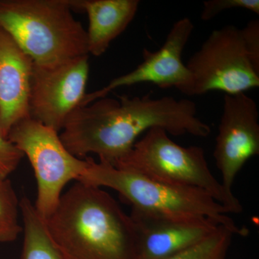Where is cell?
Segmentation results:
<instances>
[{
    "label": "cell",
    "instance_id": "1",
    "mask_svg": "<svg viewBox=\"0 0 259 259\" xmlns=\"http://www.w3.org/2000/svg\"><path fill=\"white\" fill-rule=\"evenodd\" d=\"M192 100L149 95L99 99L77 107L59 135L65 147L76 157L97 155L113 165L132 149L141 134L153 127L172 136L190 134L205 138L211 127L197 115Z\"/></svg>",
    "mask_w": 259,
    "mask_h": 259
},
{
    "label": "cell",
    "instance_id": "2",
    "mask_svg": "<svg viewBox=\"0 0 259 259\" xmlns=\"http://www.w3.org/2000/svg\"><path fill=\"white\" fill-rule=\"evenodd\" d=\"M45 223L65 259H139L131 216L100 187L76 181Z\"/></svg>",
    "mask_w": 259,
    "mask_h": 259
},
{
    "label": "cell",
    "instance_id": "3",
    "mask_svg": "<svg viewBox=\"0 0 259 259\" xmlns=\"http://www.w3.org/2000/svg\"><path fill=\"white\" fill-rule=\"evenodd\" d=\"M72 0H0V27L39 66L89 55L87 30Z\"/></svg>",
    "mask_w": 259,
    "mask_h": 259
},
{
    "label": "cell",
    "instance_id": "4",
    "mask_svg": "<svg viewBox=\"0 0 259 259\" xmlns=\"http://www.w3.org/2000/svg\"><path fill=\"white\" fill-rule=\"evenodd\" d=\"M79 182L116 191L132 209L176 217L207 218L226 227L237 236H246L247 228L237 226L228 209L203 190L168 185L107 162L87 158Z\"/></svg>",
    "mask_w": 259,
    "mask_h": 259
},
{
    "label": "cell",
    "instance_id": "5",
    "mask_svg": "<svg viewBox=\"0 0 259 259\" xmlns=\"http://www.w3.org/2000/svg\"><path fill=\"white\" fill-rule=\"evenodd\" d=\"M113 166L139 172L168 185L203 190L222 204L228 212L243 211L239 199L227 192L209 169L204 150L184 147L160 127L148 130L132 149Z\"/></svg>",
    "mask_w": 259,
    "mask_h": 259
},
{
    "label": "cell",
    "instance_id": "6",
    "mask_svg": "<svg viewBox=\"0 0 259 259\" xmlns=\"http://www.w3.org/2000/svg\"><path fill=\"white\" fill-rule=\"evenodd\" d=\"M7 139L31 163L37 188L34 205L40 217L47 221L57 207L64 187L82 175L87 160L71 154L59 132L30 117L13 126Z\"/></svg>",
    "mask_w": 259,
    "mask_h": 259
},
{
    "label": "cell",
    "instance_id": "7",
    "mask_svg": "<svg viewBox=\"0 0 259 259\" xmlns=\"http://www.w3.org/2000/svg\"><path fill=\"white\" fill-rule=\"evenodd\" d=\"M186 66L192 76L188 96L212 91L236 95L259 86V73L245 50L241 29L234 25L213 30Z\"/></svg>",
    "mask_w": 259,
    "mask_h": 259
},
{
    "label": "cell",
    "instance_id": "8",
    "mask_svg": "<svg viewBox=\"0 0 259 259\" xmlns=\"http://www.w3.org/2000/svg\"><path fill=\"white\" fill-rule=\"evenodd\" d=\"M89 74V55L55 66L33 63L29 96L30 117L57 132L62 131L86 95Z\"/></svg>",
    "mask_w": 259,
    "mask_h": 259
},
{
    "label": "cell",
    "instance_id": "9",
    "mask_svg": "<svg viewBox=\"0 0 259 259\" xmlns=\"http://www.w3.org/2000/svg\"><path fill=\"white\" fill-rule=\"evenodd\" d=\"M194 28L190 18L179 20L172 26L164 44L158 51L151 52L144 49V61L136 69L112 79L101 90L86 94L80 106L106 97L115 89L141 83H153L161 89L175 88L188 96L192 76L182 61V54Z\"/></svg>",
    "mask_w": 259,
    "mask_h": 259
},
{
    "label": "cell",
    "instance_id": "10",
    "mask_svg": "<svg viewBox=\"0 0 259 259\" xmlns=\"http://www.w3.org/2000/svg\"><path fill=\"white\" fill-rule=\"evenodd\" d=\"M259 113L253 99L245 93L226 95L214 156L223 188L233 194L237 175L259 154Z\"/></svg>",
    "mask_w": 259,
    "mask_h": 259
},
{
    "label": "cell",
    "instance_id": "11",
    "mask_svg": "<svg viewBox=\"0 0 259 259\" xmlns=\"http://www.w3.org/2000/svg\"><path fill=\"white\" fill-rule=\"evenodd\" d=\"M138 258L166 259L203 241L217 229L207 218L176 217L132 209Z\"/></svg>",
    "mask_w": 259,
    "mask_h": 259
},
{
    "label": "cell",
    "instance_id": "12",
    "mask_svg": "<svg viewBox=\"0 0 259 259\" xmlns=\"http://www.w3.org/2000/svg\"><path fill=\"white\" fill-rule=\"evenodd\" d=\"M33 61L0 27V129L5 138L30 117L29 96Z\"/></svg>",
    "mask_w": 259,
    "mask_h": 259
},
{
    "label": "cell",
    "instance_id": "13",
    "mask_svg": "<svg viewBox=\"0 0 259 259\" xmlns=\"http://www.w3.org/2000/svg\"><path fill=\"white\" fill-rule=\"evenodd\" d=\"M139 0H72L73 9L81 10L89 19V55L101 56L133 21Z\"/></svg>",
    "mask_w": 259,
    "mask_h": 259
},
{
    "label": "cell",
    "instance_id": "14",
    "mask_svg": "<svg viewBox=\"0 0 259 259\" xmlns=\"http://www.w3.org/2000/svg\"><path fill=\"white\" fill-rule=\"evenodd\" d=\"M23 218V249L20 259H65L51 239L45 221L28 197L20 200Z\"/></svg>",
    "mask_w": 259,
    "mask_h": 259
},
{
    "label": "cell",
    "instance_id": "15",
    "mask_svg": "<svg viewBox=\"0 0 259 259\" xmlns=\"http://www.w3.org/2000/svg\"><path fill=\"white\" fill-rule=\"evenodd\" d=\"M20 202L11 182L0 180V243L15 241L23 232L18 221Z\"/></svg>",
    "mask_w": 259,
    "mask_h": 259
},
{
    "label": "cell",
    "instance_id": "16",
    "mask_svg": "<svg viewBox=\"0 0 259 259\" xmlns=\"http://www.w3.org/2000/svg\"><path fill=\"white\" fill-rule=\"evenodd\" d=\"M234 236L229 228L219 226L203 241L166 259H226Z\"/></svg>",
    "mask_w": 259,
    "mask_h": 259
},
{
    "label": "cell",
    "instance_id": "17",
    "mask_svg": "<svg viewBox=\"0 0 259 259\" xmlns=\"http://www.w3.org/2000/svg\"><path fill=\"white\" fill-rule=\"evenodd\" d=\"M241 8L259 15L258 0H209L203 3L201 19L209 21L226 10Z\"/></svg>",
    "mask_w": 259,
    "mask_h": 259
},
{
    "label": "cell",
    "instance_id": "18",
    "mask_svg": "<svg viewBox=\"0 0 259 259\" xmlns=\"http://www.w3.org/2000/svg\"><path fill=\"white\" fill-rule=\"evenodd\" d=\"M23 157V153L3 136L0 129V180L8 178Z\"/></svg>",
    "mask_w": 259,
    "mask_h": 259
},
{
    "label": "cell",
    "instance_id": "19",
    "mask_svg": "<svg viewBox=\"0 0 259 259\" xmlns=\"http://www.w3.org/2000/svg\"><path fill=\"white\" fill-rule=\"evenodd\" d=\"M245 50L252 65L259 73V21L250 20L241 29Z\"/></svg>",
    "mask_w": 259,
    "mask_h": 259
}]
</instances>
